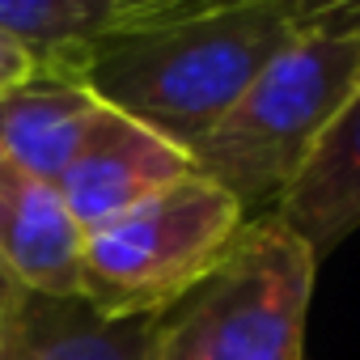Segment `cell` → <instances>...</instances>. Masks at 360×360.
Segmentation results:
<instances>
[{"label":"cell","mask_w":360,"mask_h":360,"mask_svg":"<svg viewBox=\"0 0 360 360\" xmlns=\"http://www.w3.org/2000/svg\"><path fill=\"white\" fill-rule=\"evenodd\" d=\"M322 18L326 5L309 0H174L161 18L94 47L81 77L106 106L191 153Z\"/></svg>","instance_id":"obj_1"},{"label":"cell","mask_w":360,"mask_h":360,"mask_svg":"<svg viewBox=\"0 0 360 360\" xmlns=\"http://www.w3.org/2000/svg\"><path fill=\"white\" fill-rule=\"evenodd\" d=\"M360 85V5H326L318 30L280 51L229 115L191 148L195 174L250 208L288 191L330 119Z\"/></svg>","instance_id":"obj_2"},{"label":"cell","mask_w":360,"mask_h":360,"mask_svg":"<svg viewBox=\"0 0 360 360\" xmlns=\"http://www.w3.org/2000/svg\"><path fill=\"white\" fill-rule=\"evenodd\" d=\"M314 276L292 229L250 217L225 263L157 318V360H305Z\"/></svg>","instance_id":"obj_3"},{"label":"cell","mask_w":360,"mask_h":360,"mask_svg":"<svg viewBox=\"0 0 360 360\" xmlns=\"http://www.w3.org/2000/svg\"><path fill=\"white\" fill-rule=\"evenodd\" d=\"M246 221L225 187L191 169L85 233L81 301L102 318H161L225 263Z\"/></svg>","instance_id":"obj_4"},{"label":"cell","mask_w":360,"mask_h":360,"mask_svg":"<svg viewBox=\"0 0 360 360\" xmlns=\"http://www.w3.org/2000/svg\"><path fill=\"white\" fill-rule=\"evenodd\" d=\"M191 169H195L191 153L161 140L144 123L127 119L123 110L106 106L56 187L81 233H94L115 217L131 212L136 204L153 200L157 191H165Z\"/></svg>","instance_id":"obj_5"},{"label":"cell","mask_w":360,"mask_h":360,"mask_svg":"<svg viewBox=\"0 0 360 360\" xmlns=\"http://www.w3.org/2000/svg\"><path fill=\"white\" fill-rule=\"evenodd\" d=\"M85 233L56 183H43L0 148V271L30 297H81Z\"/></svg>","instance_id":"obj_6"},{"label":"cell","mask_w":360,"mask_h":360,"mask_svg":"<svg viewBox=\"0 0 360 360\" xmlns=\"http://www.w3.org/2000/svg\"><path fill=\"white\" fill-rule=\"evenodd\" d=\"M102 110L106 102L81 77L30 68L0 94V148L43 183H60Z\"/></svg>","instance_id":"obj_7"},{"label":"cell","mask_w":360,"mask_h":360,"mask_svg":"<svg viewBox=\"0 0 360 360\" xmlns=\"http://www.w3.org/2000/svg\"><path fill=\"white\" fill-rule=\"evenodd\" d=\"M271 217L292 229L314 259H326L360 229V85L276 200Z\"/></svg>","instance_id":"obj_8"},{"label":"cell","mask_w":360,"mask_h":360,"mask_svg":"<svg viewBox=\"0 0 360 360\" xmlns=\"http://www.w3.org/2000/svg\"><path fill=\"white\" fill-rule=\"evenodd\" d=\"M169 5L174 0H0V34L26 51L30 68L81 77L94 47L161 18Z\"/></svg>","instance_id":"obj_9"},{"label":"cell","mask_w":360,"mask_h":360,"mask_svg":"<svg viewBox=\"0 0 360 360\" xmlns=\"http://www.w3.org/2000/svg\"><path fill=\"white\" fill-rule=\"evenodd\" d=\"M5 360H157V318H102L81 297H22Z\"/></svg>","instance_id":"obj_10"},{"label":"cell","mask_w":360,"mask_h":360,"mask_svg":"<svg viewBox=\"0 0 360 360\" xmlns=\"http://www.w3.org/2000/svg\"><path fill=\"white\" fill-rule=\"evenodd\" d=\"M22 77H30V60H26V51H22L13 39L0 34V94L13 89Z\"/></svg>","instance_id":"obj_11"},{"label":"cell","mask_w":360,"mask_h":360,"mask_svg":"<svg viewBox=\"0 0 360 360\" xmlns=\"http://www.w3.org/2000/svg\"><path fill=\"white\" fill-rule=\"evenodd\" d=\"M22 297H26V292H22L5 271H0V335L13 326V318H18V309H22Z\"/></svg>","instance_id":"obj_12"},{"label":"cell","mask_w":360,"mask_h":360,"mask_svg":"<svg viewBox=\"0 0 360 360\" xmlns=\"http://www.w3.org/2000/svg\"><path fill=\"white\" fill-rule=\"evenodd\" d=\"M5 335H9V330H5ZM5 335H0V360H5Z\"/></svg>","instance_id":"obj_13"}]
</instances>
